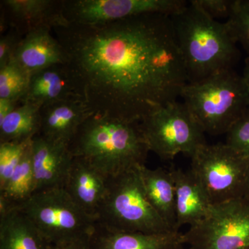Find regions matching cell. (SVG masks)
<instances>
[{"label":"cell","mask_w":249,"mask_h":249,"mask_svg":"<svg viewBox=\"0 0 249 249\" xmlns=\"http://www.w3.org/2000/svg\"><path fill=\"white\" fill-rule=\"evenodd\" d=\"M77 97L94 114L140 123L188 83L171 18L150 14L53 28Z\"/></svg>","instance_id":"6da1fadb"},{"label":"cell","mask_w":249,"mask_h":249,"mask_svg":"<svg viewBox=\"0 0 249 249\" xmlns=\"http://www.w3.org/2000/svg\"><path fill=\"white\" fill-rule=\"evenodd\" d=\"M73 157L86 160L107 178L145 165L150 152L140 124L93 114L70 144Z\"/></svg>","instance_id":"7a4b0ae2"},{"label":"cell","mask_w":249,"mask_h":249,"mask_svg":"<svg viewBox=\"0 0 249 249\" xmlns=\"http://www.w3.org/2000/svg\"><path fill=\"white\" fill-rule=\"evenodd\" d=\"M170 18L188 83L233 69L240 51L225 22L210 18L191 1Z\"/></svg>","instance_id":"3957f363"},{"label":"cell","mask_w":249,"mask_h":249,"mask_svg":"<svg viewBox=\"0 0 249 249\" xmlns=\"http://www.w3.org/2000/svg\"><path fill=\"white\" fill-rule=\"evenodd\" d=\"M180 97L205 134L220 135L248 109L249 85L232 69L187 83Z\"/></svg>","instance_id":"277c9868"},{"label":"cell","mask_w":249,"mask_h":249,"mask_svg":"<svg viewBox=\"0 0 249 249\" xmlns=\"http://www.w3.org/2000/svg\"><path fill=\"white\" fill-rule=\"evenodd\" d=\"M140 167L108 178L96 222L120 231L145 234L174 231L147 199Z\"/></svg>","instance_id":"5b68a950"},{"label":"cell","mask_w":249,"mask_h":249,"mask_svg":"<svg viewBox=\"0 0 249 249\" xmlns=\"http://www.w3.org/2000/svg\"><path fill=\"white\" fill-rule=\"evenodd\" d=\"M191 170L212 205L248 195L249 160L227 143H206L192 156Z\"/></svg>","instance_id":"8992f818"},{"label":"cell","mask_w":249,"mask_h":249,"mask_svg":"<svg viewBox=\"0 0 249 249\" xmlns=\"http://www.w3.org/2000/svg\"><path fill=\"white\" fill-rule=\"evenodd\" d=\"M139 124L149 150L163 160H173L180 153L191 157L207 143L204 131L183 102L161 106Z\"/></svg>","instance_id":"52a82bcc"},{"label":"cell","mask_w":249,"mask_h":249,"mask_svg":"<svg viewBox=\"0 0 249 249\" xmlns=\"http://www.w3.org/2000/svg\"><path fill=\"white\" fill-rule=\"evenodd\" d=\"M14 209L24 213L52 245L89 236L96 223L64 188L36 192Z\"/></svg>","instance_id":"ba28073f"},{"label":"cell","mask_w":249,"mask_h":249,"mask_svg":"<svg viewBox=\"0 0 249 249\" xmlns=\"http://www.w3.org/2000/svg\"><path fill=\"white\" fill-rule=\"evenodd\" d=\"M182 239L190 249H249V196L211 205Z\"/></svg>","instance_id":"9c48e42d"},{"label":"cell","mask_w":249,"mask_h":249,"mask_svg":"<svg viewBox=\"0 0 249 249\" xmlns=\"http://www.w3.org/2000/svg\"><path fill=\"white\" fill-rule=\"evenodd\" d=\"M183 0H68L62 1L65 24L92 26L142 15L172 16L186 7Z\"/></svg>","instance_id":"30bf717a"},{"label":"cell","mask_w":249,"mask_h":249,"mask_svg":"<svg viewBox=\"0 0 249 249\" xmlns=\"http://www.w3.org/2000/svg\"><path fill=\"white\" fill-rule=\"evenodd\" d=\"M36 192L63 188L73 155L70 145L53 142L37 134L31 141Z\"/></svg>","instance_id":"8fae6325"},{"label":"cell","mask_w":249,"mask_h":249,"mask_svg":"<svg viewBox=\"0 0 249 249\" xmlns=\"http://www.w3.org/2000/svg\"><path fill=\"white\" fill-rule=\"evenodd\" d=\"M52 30L40 27L28 31L19 40L11 60L29 75L54 65H65V51Z\"/></svg>","instance_id":"7c38bea8"},{"label":"cell","mask_w":249,"mask_h":249,"mask_svg":"<svg viewBox=\"0 0 249 249\" xmlns=\"http://www.w3.org/2000/svg\"><path fill=\"white\" fill-rule=\"evenodd\" d=\"M108 178L86 160L73 157L64 190L83 211L97 221Z\"/></svg>","instance_id":"4fadbf2b"},{"label":"cell","mask_w":249,"mask_h":249,"mask_svg":"<svg viewBox=\"0 0 249 249\" xmlns=\"http://www.w3.org/2000/svg\"><path fill=\"white\" fill-rule=\"evenodd\" d=\"M94 114L79 98L57 101L40 109V130L42 137L70 145L78 129Z\"/></svg>","instance_id":"5bb4252c"},{"label":"cell","mask_w":249,"mask_h":249,"mask_svg":"<svg viewBox=\"0 0 249 249\" xmlns=\"http://www.w3.org/2000/svg\"><path fill=\"white\" fill-rule=\"evenodd\" d=\"M183 233L120 231L96 222L89 235L90 249H173L183 243Z\"/></svg>","instance_id":"9a60e30c"},{"label":"cell","mask_w":249,"mask_h":249,"mask_svg":"<svg viewBox=\"0 0 249 249\" xmlns=\"http://www.w3.org/2000/svg\"><path fill=\"white\" fill-rule=\"evenodd\" d=\"M176 194L177 230L183 226L190 227L201 222L209 212L211 204L199 180L191 170H170Z\"/></svg>","instance_id":"2e32d148"},{"label":"cell","mask_w":249,"mask_h":249,"mask_svg":"<svg viewBox=\"0 0 249 249\" xmlns=\"http://www.w3.org/2000/svg\"><path fill=\"white\" fill-rule=\"evenodd\" d=\"M77 98L66 65L47 67L30 75L27 92L20 103H31L40 106Z\"/></svg>","instance_id":"e0dca14e"},{"label":"cell","mask_w":249,"mask_h":249,"mask_svg":"<svg viewBox=\"0 0 249 249\" xmlns=\"http://www.w3.org/2000/svg\"><path fill=\"white\" fill-rule=\"evenodd\" d=\"M44 236L24 213L0 211V249H51Z\"/></svg>","instance_id":"ac0fdd59"},{"label":"cell","mask_w":249,"mask_h":249,"mask_svg":"<svg viewBox=\"0 0 249 249\" xmlns=\"http://www.w3.org/2000/svg\"><path fill=\"white\" fill-rule=\"evenodd\" d=\"M144 191L152 207L174 231L177 230L176 194L170 170L140 167Z\"/></svg>","instance_id":"d6986e66"},{"label":"cell","mask_w":249,"mask_h":249,"mask_svg":"<svg viewBox=\"0 0 249 249\" xmlns=\"http://www.w3.org/2000/svg\"><path fill=\"white\" fill-rule=\"evenodd\" d=\"M11 15V24L18 29L26 27V33L40 27H58L65 23L61 15L62 1L52 0H4Z\"/></svg>","instance_id":"ffe728a7"},{"label":"cell","mask_w":249,"mask_h":249,"mask_svg":"<svg viewBox=\"0 0 249 249\" xmlns=\"http://www.w3.org/2000/svg\"><path fill=\"white\" fill-rule=\"evenodd\" d=\"M40 106L22 103L0 124V142H26L40 133Z\"/></svg>","instance_id":"44dd1931"},{"label":"cell","mask_w":249,"mask_h":249,"mask_svg":"<svg viewBox=\"0 0 249 249\" xmlns=\"http://www.w3.org/2000/svg\"><path fill=\"white\" fill-rule=\"evenodd\" d=\"M31 141L20 163L15 170L4 189L0 192V211L17 207L36 193Z\"/></svg>","instance_id":"7402d4cb"},{"label":"cell","mask_w":249,"mask_h":249,"mask_svg":"<svg viewBox=\"0 0 249 249\" xmlns=\"http://www.w3.org/2000/svg\"><path fill=\"white\" fill-rule=\"evenodd\" d=\"M30 75L11 60L0 68V98L21 102L29 86Z\"/></svg>","instance_id":"603a6c76"},{"label":"cell","mask_w":249,"mask_h":249,"mask_svg":"<svg viewBox=\"0 0 249 249\" xmlns=\"http://www.w3.org/2000/svg\"><path fill=\"white\" fill-rule=\"evenodd\" d=\"M225 24L237 45L242 46L249 55V0H233Z\"/></svg>","instance_id":"cb8c5ba5"},{"label":"cell","mask_w":249,"mask_h":249,"mask_svg":"<svg viewBox=\"0 0 249 249\" xmlns=\"http://www.w3.org/2000/svg\"><path fill=\"white\" fill-rule=\"evenodd\" d=\"M31 140L26 142H0V192L4 189L20 163Z\"/></svg>","instance_id":"d4e9b609"},{"label":"cell","mask_w":249,"mask_h":249,"mask_svg":"<svg viewBox=\"0 0 249 249\" xmlns=\"http://www.w3.org/2000/svg\"><path fill=\"white\" fill-rule=\"evenodd\" d=\"M226 143L249 160V111L232 124L228 131Z\"/></svg>","instance_id":"484cf974"},{"label":"cell","mask_w":249,"mask_h":249,"mask_svg":"<svg viewBox=\"0 0 249 249\" xmlns=\"http://www.w3.org/2000/svg\"><path fill=\"white\" fill-rule=\"evenodd\" d=\"M191 2L210 18L219 21L222 18H229L233 0H191Z\"/></svg>","instance_id":"4316f807"},{"label":"cell","mask_w":249,"mask_h":249,"mask_svg":"<svg viewBox=\"0 0 249 249\" xmlns=\"http://www.w3.org/2000/svg\"><path fill=\"white\" fill-rule=\"evenodd\" d=\"M22 37L19 35V32L14 29L2 36L0 39V68L7 65L13 56L16 47Z\"/></svg>","instance_id":"83f0119b"},{"label":"cell","mask_w":249,"mask_h":249,"mask_svg":"<svg viewBox=\"0 0 249 249\" xmlns=\"http://www.w3.org/2000/svg\"><path fill=\"white\" fill-rule=\"evenodd\" d=\"M89 236L52 245L51 249H90Z\"/></svg>","instance_id":"f1b7e54d"},{"label":"cell","mask_w":249,"mask_h":249,"mask_svg":"<svg viewBox=\"0 0 249 249\" xmlns=\"http://www.w3.org/2000/svg\"><path fill=\"white\" fill-rule=\"evenodd\" d=\"M18 101L0 98V124L18 107Z\"/></svg>","instance_id":"f546056e"},{"label":"cell","mask_w":249,"mask_h":249,"mask_svg":"<svg viewBox=\"0 0 249 249\" xmlns=\"http://www.w3.org/2000/svg\"><path fill=\"white\" fill-rule=\"evenodd\" d=\"M242 76L244 77L247 83L249 85V55L247 57L245 60V66L244 68L243 73Z\"/></svg>","instance_id":"4dcf8cb0"},{"label":"cell","mask_w":249,"mask_h":249,"mask_svg":"<svg viewBox=\"0 0 249 249\" xmlns=\"http://www.w3.org/2000/svg\"><path fill=\"white\" fill-rule=\"evenodd\" d=\"M173 249H190L188 247H185V245L183 243L179 244V245H177Z\"/></svg>","instance_id":"1f68e13d"},{"label":"cell","mask_w":249,"mask_h":249,"mask_svg":"<svg viewBox=\"0 0 249 249\" xmlns=\"http://www.w3.org/2000/svg\"><path fill=\"white\" fill-rule=\"evenodd\" d=\"M247 196H249V190H248V195H247Z\"/></svg>","instance_id":"d6a6232c"},{"label":"cell","mask_w":249,"mask_h":249,"mask_svg":"<svg viewBox=\"0 0 249 249\" xmlns=\"http://www.w3.org/2000/svg\"><path fill=\"white\" fill-rule=\"evenodd\" d=\"M248 110L249 111V104Z\"/></svg>","instance_id":"836d02e7"}]
</instances>
